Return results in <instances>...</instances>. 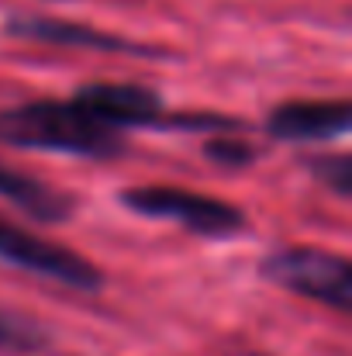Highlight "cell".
Instances as JSON below:
<instances>
[{"instance_id":"obj_1","label":"cell","mask_w":352,"mask_h":356,"mask_svg":"<svg viewBox=\"0 0 352 356\" xmlns=\"http://www.w3.org/2000/svg\"><path fill=\"white\" fill-rule=\"evenodd\" d=\"M0 142L17 149H49L108 159L121 152V131L101 124L73 101H31L0 111Z\"/></svg>"},{"instance_id":"obj_2","label":"cell","mask_w":352,"mask_h":356,"mask_svg":"<svg viewBox=\"0 0 352 356\" xmlns=\"http://www.w3.org/2000/svg\"><path fill=\"white\" fill-rule=\"evenodd\" d=\"M262 273L287 291H297L311 301H321L335 312H349L352 305V266L349 259L318 249V245H287L266 256Z\"/></svg>"},{"instance_id":"obj_3","label":"cell","mask_w":352,"mask_h":356,"mask_svg":"<svg viewBox=\"0 0 352 356\" xmlns=\"http://www.w3.org/2000/svg\"><path fill=\"white\" fill-rule=\"evenodd\" d=\"M121 201L145 218H166L197 236H232L245 225V215L228 201H218V197H208L197 191H183V187H169V184L135 187Z\"/></svg>"},{"instance_id":"obj_4","label":"cell","mask_w":352,"mask_h":356,"mask_svg":"<svg viewBox=\"0 0 352 356\" xmlns=\"http://www.w3.org/2000/svg\"><path fill=\"white\" fill-rule=\"evenodd\" d=\"M0 263L24 270L31 277L73 287V291H97L104 284L101 270L90 259H83L80 252H73L66 245L45 242L42 236H35L7 218H0Z\"/></svg>"},{"instance_id":"obj_5","label":"cell","mask_w":352,"mask_h":356,"mask_svg":"<svg viewBox=\"0 0 352 356\" xmlns=\"http://www.w3.org/2000/svg\"><path fill=\"white\" fill-rule=\"evenodd\" d=\"M76 104L115 131L156 124L162 115L159 94L138 83H90L76 94Z\"/></svg>"},{"instance_id":"obj_6","label":"cell","mask_w":352,"mask_h":356,"mask_svg":"<svg viewBox=\"0 0 352 356\" xmlns=\"http://www.w3.org/2000/svg\"><path fill=\"white\" fill-rule=\"evenodd\" d=\"M352 108L349 101H287L280 104L266 128L273 138L283 142H318L349 131Z\"/></svg>"},{"instance_id":"obj_7","label":"cell","mask_w":352,"mask_h":356,"mask_svg":"<svg viewBox=\"0 0 352 356\" xmlns=\"http://www.w3.org/2000/svg\"><path fill=\"white\" fill-rule=\"evenodd\" d=\"M7 31L17 38L52 42V45H76V49H101V52H145L135 42H124L111 31H97L90 24L62 21V17H10Z\"/></svg>"},{"instance_id":"obj_8","label":"cell","mask_w":352,"mask_h":356,"mask_svg":"<svg viewBox=\"0 0 352 356\" xmlns=\"http://www.w3.org/2000/svg\"><path fill=\"white\" fill-rule=\"evenodd\" d=\"M0 201L21 208L24 215L38 222H62L69 215V197L56 191L52 184H42L28 173H17L0 163Z\"/></svg>"},{"instance_id":"obj_9","label":"cell","mask_w":352,"mask_h":356,"mask_svg":"<svg viewBox=\"0 0 352 356\" xmlns=\"http://www.w3.org/2000/svg\"><path fill=\"white\" fill-rule=\"evenodd\" d=\"M49 346V336L38 322L0 308V353H38Z\"/></svg>"},{"instance_id":"obj_10","label":"cell","mask_w":352,"mask_h":356,"mask_svg":"<svg viewBox=\"0 0 352 356\" xmlns=\"http://www.w3.org/2000/svg\"><path fill=\"white\" fill-rule=\"evenodd\" d=\"M311 170L325 180V187H332L335 194H349L352 191V159L349 156H328V159H315Z\"/></svg>"},{"instance_id":"obj_11","label":"cell","mask_w":352,"mask_h":356,"mask_svg":"<svg viewBox=\"0 0 352 356\" xmlns=\"http://www.w3.org/2000/svg\"><path fill=\"white\" fill-rule=\"evenodd\" d=\"M208 156L218 159V163H235V166H242V163L252 159V149L242 145L238 138H228V142H211V145H208Z\"/></svg>"}]
</instances>
